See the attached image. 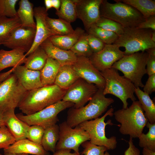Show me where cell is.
Returning a JSON list of instances; mask_svg holds the SVG:
<instances>
[{
    "mask_svg": "<svg viewBox=\"0 0 155 155\" xmlns=\"http://www.w3.org/2000/svg\"><path fill=\"white\" fill-rule=\"evenodd\" d=\"M148 76L146 83L144 85L143 91L149 95L155 91V74Z\"/></svg>",
    "mask_w": 155,
    "mask_h": 155,
    "instance_id": "43",
    "label": "cell"
},
{
    "mask_svg": "<svg viewBox=\"0 0 155 155\" xmlns=\"http://www.w3.org/2000/svg\"><path fill=\"white\" fill-rule=\"evenodd\" d=\"M48 57L44 51L40 46L26 57L24 66L30 70L40 71L45 65Z\"/></svg>",
    "mask_w": 155,
    "mask_h": 155,
    "instance_id": "27",
    "label": "cell"
},
{
    "mask_svg": "<svg viewBox=\"0 0 155 155\" xmlns=\"http://www.w3.org/2000/svg\"><path fill=\"white\" fill-rule=\"evenodd\" d=\"M35 33L36 29L20 26L15 29L1 45L11 49H21L26 53L33 44Z\"/></svg>",
    "mask_w": 155,
    "mask_h": 155,
    "instance_id": "16",
    "label": "cell"
},
{
    "mask_svg": "<svg viewBox=\"0 0 155 155\" xmlns=\"http://www.w3.org/2000/svg\"><path fill=\"white\" fill-rule=\"evenodd\" d=\"M116 121L121 124L119 131L130 137L138 138L148 121L138 101L133 102L129 107L122 108L114 113Z\"/></svg>",
    "mask_w": 155,
    "mask_h": 155,
    "instance_id": "3",
    "label": "cell"
},
{
    "mask_svg": "<svg viewBox=\"0 0 155 155\" xmlns=\"http://www.w3.org/2000/svg\"><path fill=\"white\" fill-rule=\"evenodd\" d=\"M52 7L55 8L57 11L58 10L60 7L61 1L60 0H51Z\"/></svg>",
    "mask_w": 155,
    "mask_h": 155,
    "instance_id": "48",
    "label": "cell"
},
{
    "mask_svg": "<svg viewBox=\"0 0 155 155\" xmlns=\"http://www.w3.org/2000/svg\"><path fill=\"white\" fill-rule=\"evenodd\" d=\"M34 16L36 21V33L33 44L30 50L25 54L28 55L40 46L45 40L53 36L47 25L46 19L48 16L45 7L39 6L34 8Z\"/></svg>",
    "mask_w": 155,
    "mask_h": 155,
    "instance_id": "17",
    "label": "cell"
},
{
    "mask_svg": "<svg viewBox=\"0 0 155 155\" xmlns=\"http://www.w3.org/2000/svg\"><path fill=\"white\" fill-rule=\"evenodd\" d=\"M148 56L145 51L124 55L115 62L112 67L122 72L123 76L129 80L135 88L143 87L142 79L146 74V66Z\"/></svg>",
    "mask_w": 155,
    "mask_h": 155,
    "instance_id": "6",
    "label": "cell"
},
{
    "mask_svg": "<svg viewBox=\"0 0 155 155\" xmlns=\"http://www.w3.org/2000/svg\"><path fill=\"white\" fill-rule=\"evenodd\" d=\"M59 9L55 13L59 18L71 23L77 18L76 3L75 0H61Z\"/></svg>",
    "mask_w": 155,
    "mask_h": 155,
    "instance_id": "30",
    "label": "cell"
},
{
    "mask_svg": "<svg viewBox=\"0 0 155 155\" xmlns=\"http://www.w3.org/2000/svg\"><path fill=\"white\" fill-rule=\"evenodd\" d=\"M111 3L102 0L100 8V16L113 20L124 28L137 27L145 20L143 15L131 6L114 0Z\"/></svg>",
    "mask_w": 155,
    "mask_h": 155,
    "instance_id": "4",
    "label": "cell"
},
{
    "mask_svg": "<svg viewBox=\"0 0 155 155\" xmlns=\"http://www.w3.org/2000/svg\"><path fill=\"white\" fill-rule=\"evenodd\" d=\"M142 108L145 112V115L151 124L155 123V104L149 95L142 91L140 87L135 88V90Z\"/></svg>",
    "mask_w": 155,
    "mask_h": 155,
    "instance_id": "28",
    "label": "cell"
},
{
    "mask_svg": "<svg viewBox=\"0 0 155 155\" xmlns=\"http://www.w3.org/2000/svg\"><path fill=\"white\" fill-rule=\"evenodd\" d=\"M114 44H105L100 51L93 53L89 58L93 65L101 71L112 67L113 64L124 55L123 51Z\"/></svg>",
    "mask_w": 155,
    "mask_h": 155,
    "instance_id": "13",
    "label": "cell"
},
{
    "mask_svg": "<svg viewBox=\"0 0 155 155\" xmlns=\"http://www.w3.org/2000/svg\"><path fill=\"white\" fill-rule=\"evenodd\" d=\"M151 38L152 40L155 42V31H152L151 34Z\"/></svg>",
    "mask_w": 155,
    "mask_h": 155,
    "instance_id": "54",
    "label": "cell"
},
{
    "mask_svg": "<svg viewBox=\"0 0 155 155\" xmlns=\"http://www.w3.org/2000/svg\"><path fill=\"white\" fill-rule=\"evenodd\" d=\"M142 154V155H155V151L146 148H143Z\"/></svg>",
    "mask_w": 155,
    "mask_h": 155,
    "instance_id": "49",
    "label": "cell"
},
{
    "mask_svg": "<svg viewBox=\"0 0 155 155\" xmlns=\"http://www.w3.org/2000/svg\"><path fill=\"white\" fill-rule=\"evenodd\" d=\"M44 3L45 6V8L46 11H47L48 10L52 7L51 0H45Z\"/></svg>",
    "mask_w": 155,
    "mask_h": 155,
    "instance_id": "50",
    "label": "cell"
},
{
    "mask_svg": "<svg viewBox=\"0 0 155 155\" xmlns=\"http://www.w3.org/2000/svg\"><path fill=\"white\" fill-rule=\"evenodd\" d=\"M46 20L48 27L53 36L67 35L74 31L70 23L61 19L51 18L48 16Z\"/></svg>",
    "mask_w": 155,
    "mask_h": 155,
    "instance_id": "33",
    "label": "cell"
},
{
    "mask_svg": "<svg viewBox=\"0 0 155 155\" xmlns=\"http://www.w3.org/2000/svg\"><path fill=\"white\" fill-rule=\"evenodd\" d=\"M132 140V138L130 137L129 147L125 151L124 155H140V150L134 145Z\"/></svg>",
    "mask_w": 155,
    "mask_h": 155,
    "instance_id": "46",
    "label": "cell"
},
{
    "mask_svg": "<svg viewBox=\"0 0 155 155\" xmlns=\"http://www.w3.org/2000/svg\"><path fill=\"white\" fill-rule=\"evenodd\" d=\"M103 90L98 88L88 104L80 108L71 107L67 113V124L74 128L84 121L98 118L114 102L111 98H106Z\"/></svg>",
    "mask_w": 155,
    "mask_h": 155,
    "instance_id": "2",
    "label": "cell"
},
{
    "mask_svg": "<svg viewBox=\"0 0 155 155\" xmlns=\"http://www.w3.org/2000/svg\"><path fill=\"white\" fill-rule=\"evenodd\" d=\"M81 145L84 148L81 155H103L108 150L104 146H97L88 141L84 142Z\"/></svg>",
    "mask_w": 155,
    "mask_h": 155,
    "instance_id": "40",
    "label": "cell"
},
{
    "mask_svg": "<svg viewBox=\"0 0 155 155\" xmlns=\"http://www.w3.org/2000/svg\"><path fill=\"white\" fill-rule=\"evenodd\" d=\"M11 70L27 91L43 86L41 82L40 71L30 70L21 65L13 67Z\"/></svg>",
    "mask_w": 155,
    "mask_h": 155,
    "instance_id": "18",
    "label": "cell"
},
{
    "mask_svg": "<svg viewBox=\"0 0 155 155\" xmlns=\"http://www.w3.org/2000/svg\"><path fill=\"white\" fill-rule=\"evenodd\" d=\"M5 125L3 119V113L0 112V127Z\"/></svg>",
    "mask_w": 155,
    "mask_h": 155,
    "instance_id": "52",
    "label": "cell"
},
{
    "mask_svg": "<svg viewBox=\"0 0 155 155\" xmlns=\"http://www.w3.org/2000/svg\"><path fill=\"white\" fill-rule=\"evenodd\" d=\"M0 155H3L2 154H0Z\"/></svg>",
    "mask_w": 155,
    "mask_h": 155,
    "instance_id": "56",
    "label": "cell"
},
{
    "mask_svg": "<svg viewBox=\"0 0 155 155\" xmlns=\"http://www.w3.org/2000/svg\"><path fill=\"white\" fill-rule=\"evenodd\" d=\"M74 70L79 77L88 82L93 84L98 88L103 89L105 85V79L100 71L92 64L89 58L83 56L77 57L73 65Z\"/></svg>",
    "mask_w": 155,
    "mask_h": 155,
    "instance_id": "14",
    "label": "cell"
},
{
    "mask_svg": "<svg viewBox=\"0 0 155 155\" xmlns=\"http://www.w3.org/2000/svg\"><path fill=\"white\" fill-rule=\"evenodd\" d=\"M79 78L73 65H62L59 69L54 84L62 89L67 90Z\"/></svg>",
    "mask_w": 155,
    "mask_h": 155,
    "instance_id": "24",
    "label": "cell"
},
{
    "mask_svg": "<svg viewBox=\"0 0 155 155\" xmlns=\"http://www.w3.org/2000/svg\"><path fill=\"white\" fill-rule=\"evenodd\" d=\"M135 8L145 19L155 15V1L152 0H117Z\"/></svg>",
    "mask_w": 155,
    "mask_h": 155,
    "instance_id": "31",
    "label": "cell"
},
{
    "mask_svg": "<svg viewBox=\"0 0 155 155\" xmlns=\"http://www.w3.org/2000/svg\"><path fill=\"white\" fill-rule=\"evenodd\" d=\"M27 91L16 75L10 74L0 83V112L4 113L18 107Z\"/></svg>",
    "mask_w": 155,
    "mask_h": 155,
    "instance_id": "10",
    "label": "cell"
},
{
    "mask_svg": "<svg viewBox=\"0 0 155 155\" xmlns=\"http://www.w3.org/2000/svg\"><path fill=\"white\" fill-rule=\"evenodd\" d=\"M85 32L81 28L77 27L71 34L64 35H54L48 39L56 47L63 50H69Z\"/></svg>",
    "mask_w": 155,
    "mask_h": 155,
    "instance_id": "23",
    "label": "cell"
},
{
    "mask_svg": "<svg viewBox=\"0 0 155 155\" xmlns=\"http://www.w3.org/2000/svg\"><path fill=\"white\" fill-rule=\"evenodd\" d=\"M87 32L97 37L106 44H113L119 37L114 32L104 29L95 24L92 26Z\"/></svg>",
    "mask_w": 155,
    "mask_h": 155,
    "instance_id": "35",
    "label": "cell"
},
{
    "mask_svg": "<svg viewBox=\"0 0 155 155\" xmlns=\"http://www.w3.org/2000/svg\"><path fill=\"white\" fill-rule=\"evenodd\" d=\"M137 28L142 29H150L155 31V15L152 16L141 23Z\"/></svg>",
    "mask_w": 155,
    "mask_h": 155,
    "instance_id": "44",
    "label": "cell"
},
{
    "mask_svg": "<svg viewBox=\"0 0 155 155\" xmlns=\"http://www.w3.org/2000/svg\"><path fill=\"white\" fill-rule=\"evenodd\" d=\"M150 29L135 28H124L123 34L114 43L125 50L124 55H128L141 51H145L155 47V42L151 38L152 32Z\"/></svg>",
    "mask_w": 155,
    "mask_h": 155,
    "instance_id": "7",
    "label": "cell"
},
{
    "mask_svg": "<svg viewBox=\"0 0 155 155\" xmlns=\"http://www.w3.org/2000/svg\"><path fill=\"white\" fill-rule=\"evenodd\" d=\"M25 52L20 49L6 51L0 50V71L7 67H16L25 63L26 59Z\"/></svg>",
    "mask_w": 155,
    "mask_h": 155,
    "instance_id": "22",
    "label": "cell"
},
{
    "mask_svg": "<svg viewBox=\"0 0 155 155\" xmlns=\"http://www.w3.org/2000/svg\"><path fill=\"white\" fill-rule=\"evenodd\" d=\"M40 46L48 57L57 60L61 66L73 65L76 61L77 57L71 51L64 50L56 47L48 38L43 42Z\"/></svg>",
    "mask_w": 155,
    "mask_h": 155,
    "instance_id": "19",
    "label": "cell"
},
{
    "mask_svg": "<svg viewBox=\"0 0 155 155\" xmlns=\"http://www.w3.org/2000/svg\"><path fill=\"white\" fill-rule=\"evenodd\" d=\"M15 109L3 113L5 125L16 141L26 138L27 130L29 125L19 119L15 113Z\"/></svg>",
    "mask_w": 155,
    "mask_h": 155,
    "instance_id": "20",
    "label": "cell"
},
{
    "mask_svg": "<svg viewBox=\"0 0 155 155\" xmlns=\"http://www.w3.org/2000/svg\"><path fill=\"white\" fill-rule=\"evenodd\" d=\"M95 25L105 30L116 33L119 37L124 32V27L119 23L110 19L100 16Z\"/></svg>",
    "mask_w": 155,
    "mask_h": 155,
    "instance_id": "37",
    "label": "cell"
},
{
    "mask_svg": "<svg viewBox=\"0 0 155 155\" xmlns=\"http://www.w3.org/2000/svg\"><path fill=\"white\" fill-rule=\"evenodd\" d=\"M67 90L54 84L27 91L18 107L29 115L62 100Z\"/></svg>",
    "mask_w": 155,
    "mask_h": 155,
    "instance_id": "1",
    "label": "cell"
},
{
    "mask_svg": "<svg viewBox=\"0 0 155 155\" xmlns=\"http://www.w3.org/2000/svg\"><path fill=\"white\" fill-rule=\"evenodd\" d=\"M44 129L38 125L29 126L27 130L26 138L41 145Z\"/></svg>",
    "mask_w": 155,
    "mask_h": 155,
    "instance_id": "39",
    "label": "cell"
},
{
    "mask_svg": "<svg viewBox=\"0 0 155 155\" xmlns=\"http://www.w3.org/2000/svg\"><path fill=\"white\" fill-rule=\"evenodd\" d=\"M4 152L14 153H25L34 155H50L41 145L32 142L27 138L16 141L7 148L3 149Z\"/></svg>",
    "mask_w": 155,
    "mask_h": 155,
    "instance_id": "21",
    "label": "cell"
},
{
    "mask_svg": "<svg viewBox=\"0 0 155 155\" xmlns=\"http://www.w3.org/2000/svg\"><path fill=\"white\" fill-rule=\"evenodd\" d=\"M146 66V74L148 76L155 74V56L148 55Z\"/></svg>",
    "mask_w": 155,
    "mask_h": 155,
    "instance_id": "45",
    "label": "cell"
},
{
    "mask_svg": "<svg viewBox=\"0 0 155 155\" xmlns=\"http://www.w3.org/2000/svg\"><path fill=\"white\" fill-rule=\"evenodd\" d=\"M98 89L95 85L80 78L67 90L62 100L73 103L75 108H80L89 101Z\"/></svg>",
    "mask_w": 155,
    "mask_h": 155,
    "instance_id": "12",
    "label": "cell"
},
{
    "mask_svg": "<svg viewBox=\"0 0 155 155\" xmlns=\"http://www.w3.org/2000/svg\"><path fill=\"white\" fill-rule=\"evenodd\" d=\"M87 39L89 46L93 53L101 51L106 44L100 39L91 34L88 33Z\"/></svg>",
    "mask_w": 155,
    "mask_h": 155,
    "instance_id": "42",
    "label": "cell"
},
{
    "mask_svg": "<svg viewBox=\"0 0 155 155\" xmlns=\"http://www.w3.org/2000/svg\"><path fill=\"white\" fill-rule=\"evenodd\" d=\"M88 33L85 32L70 50L77 57L89 58L93 53L88 43Z\"/></svg>",
    "mask_w": 155,
    "mask_h": 155,
    "instance_id": "36",
    "label": "cell"
},
{
    "mask_svg": "<svg viewBox=\"0 0 155 155\" xmlns=\"http://www.w3.org/2000/svg\"><path fill=\"white\" fill-rule=\"evenodd\" d=\"M103 155H111L107 151H106Z\"/></svg>",
    "mask_w": 155,
    "mask_h": 155,
    "instance_id": "55",
    "label": "cell"
},
{
    "mask_svg": "<svg viewBox=\"0 0 155 155\" xmlns=\"http://www.w3.org/2000/svg\"><path fill=\"white\" fill-rule=\"evenodd\" d=\"M1 82H0V83H1Z\"/></svg>",
    "mask_w": 155,
    "mask_h": 155,
    "instance_id": "57",
    "label": "cell"
},
{
    "mask_svg": "<svg viewBox=\"0 0 155 155\" xmlns=\"http://www.w3.org/2000/svg\"><path fill=\"white\" fill-rule=\"evenodd\" d=\"M61 66L57 60L48 57L45 65L40 71L41 82L43 86L54 84Z\"/></svg>",
    "mask_w": 155,
    "mask_h": 155,
    "instance_id": "26",
    "label": "cell"
},
{
    "mask_svg": "<svg viewBox=\"0 0 155 155\" xmlns=\"http://www.w3.org/2000/svg\"><path fill=\"white\" fill-rule=\"evenodd\" d=\"M21 26L18 17L12 18L0 17V45L15 29Z\"/></svg>",
    "mask_w": 155,
    "mask_h": 155,
    "instance_id": "32",
    "label": "cell"
},
{
    "mask_svg": "<svg viewBox=\"0 0 155 155\" xmlns=\"http://www.w3.org/2000/svg\"><path fill=\"white\" fill-rule=\"evenodd\" d=\"M146 126L148 131L146 134L142 133L138 137L139 146L155 151V123L151 124L148 121Z\"/></svg>",
    "mask_w": 155,
    "mask_h": 155,
    "instance_id": "34",
    "label": "cell"
},
{
    "mask_svg": "<svg viewBox=\"0 0 155 155\" xmlns=\"http://www.w3.org/2000/svg\"><path fill=\"white\" fill-rule=\"evenodd\" d=\"M17 16L21 23V26L36 29V23L34 20L33 4L28 0H21L18 3Z\"/></svg>",
    "mask_w": 155,
    "mask_h": 155,
    "instance_id": "25",
    "label": "cell"
},
{
    "mask_svg": "<svg viewBox=\"0 0 155 155\" xmlns=\"http://www.w3.org/2000/svg\"><path fill=\"white\" fill-rule=\"evenodd\" d=\"M100 72L105 81L103 90L104 95L110 94L118 97L122 102L123 108L124 109L128 107V99L133 102L136 100L134 95L135 86L129 80L120 75L117 70L111 67Z\"/></svg>",
    "mask_w": 155,
    "mask_h": 155,
    "instance_id": "5",
    "label": "cell"
},
{
    "mask_svg": "<svg viewBox=\"0 0 155 155\" xmlns=\"http://www.w3.org/2000/svg\"><path fill=\"white\" fill-rule=\"evenodd\" d=\"M18 0H0V17H18L16 5Z\"/></svg>",
    "mask_w": 155,
    "mask_h": 155,
    "instance_id": "38",
    "label": "cell"
},
{
    "mask_svg": "<svg viewBox=\"0 0 155 155\" xmlns=\"http://www.w3.org/2000/svg\"><path fill=\"white\" fill-rule=\"evenodd\" d=\"M77 18L82 21L87 32L100 17V8L102 0H75Z\"/></svg>",
    "mask_w": 155,
    "mask_h": 155,
    "instance_id": "15",
    "label": "cell"
},
{
    "mask_svg": "<svg viewBox=\"0 0 155 155\" xmlns=\"http://www.w3.org/2000/svg\"><path fill=\"white\" fill-rule=\"evenodd\" d=\"M4 155H29L25 153H14L4 152Z\"/></svg>",
    "mask_w": 155,
    "mask_h": 155,
    "instance_id": "53",
    "label": "cell"
},
{
    "mask_svg": "<svg viewBox=\"0 0 155 155\" xmlns=\"http://www.w3.org/2000/svg\"><path fill=\"white\" fill-rule=\"evenodd\" d=\"M59 137V126L56 124L44 129L41 145L46 151L54 153Z\"/></svg>",
    "mask_w": 155,
    "mask_h": 155,
    "instance_id": "29",
    "label": "cell"
},
{
    "mask_svg": "<svg viewBox=\"0 0 155 155\" xmlns=\"http://www.w3.org/2000/svg\"><path fill=\"white\" fill-rule=\"evenodd\" d=\"M71 150L62 149L55 151L52 155H80V154L74 152L71 153Z\"/></svg>",
    "mask_w": 155,
    "mask_h": 155,
    "instance_id": "47",
    "label": "cell"
},
{
    "mask_svg": "<svg viewBox=\"0 0 155 155\" xmlns=\"http://www.w3.org/2000/svg\"><path fill=\"white\" fill-rule=\"evenodd\" d=\"M146 51L149 55L155 56V47L149 49Z\"/></svg>",
    "mask_w": 155,
    "mask_h": 155,
    "instance_id": "51",
    "label": "cell"
},
{
    "mask_svg": "<svg viewBox=\"0 0 155 155\" xmlns=\"http://www.w3.org/2000/svg\"><path fill=\"white\" fill-rule=\"evenodd\" d=\"M16 141L5 125L0 127V149H4L7 148Z\"/></svg>",
    "mask_w": 155,
    "mask_h": 155,
    "instance_id": "41",
    "label": "cell"
},
{
    "mask_svg": "<svg viewBox=\"0 0 155 155\" xmlns=\"http://www.w3.org/2000/svg\"><path fill=\"white\" fill-rule=\"evenodd\" d=\"M59 137L56 150L62 149L73 150L80 154L79 147L84 142L90 140L87 133L79 125L74 128L68 125L66 121L59 125Z\"/></svg>",
    "mask_w": 155,
    "mask_h": 155,
    "instance_id": "11",
    "label": "cell"
},
{
    "mask_svg": "<svg viewBox=\"0 0 155 155\" xmlns=\"http://www.w3.org/2000/svg\"><path fill=\"white\" fill-rule=\"evenodd\" d=\"M74 105L72 102L61 100L31 114L24 115L20 113L16 115L29 126L38 125L45 129L56 124L59 121L57 115L60 112Z\"/></svg>",
    "mask_w": 155,
    "mask_h": 155,
    "instance_id": "9",
    "label": "cell"
},
{
    "mask_svg": "<svg viewBox=\"0 0 155 155\" xmlns=\"http://www.w3.org/2000/svg\"><path fill=\"white\" fill-rule=\"evenodd\" d=\"M114 109L111 107L100 118L83 122L78 125L88 134L90 136V142L95 145L104 146L108 150H113L117 147L116 138L113 136L109 138L106 137L105 128L106 125H110L111 121L105 122L104 120L108 116L113 115Z\"/></svg>",
    "mask_w": 155,
    "mask_h": 155,
    "instance_id": "8",
    "label": "cell"
}]
</instances>
